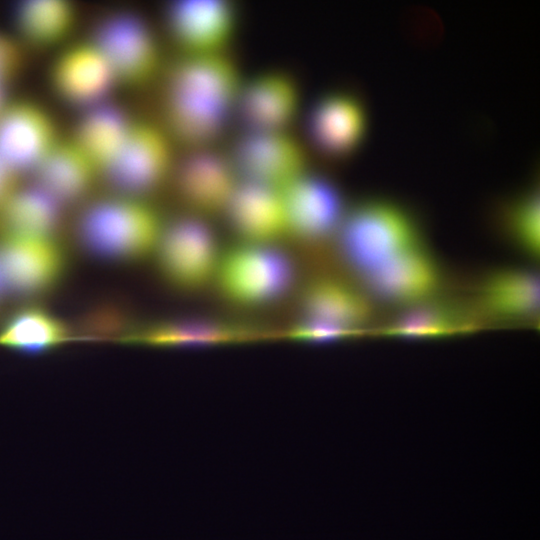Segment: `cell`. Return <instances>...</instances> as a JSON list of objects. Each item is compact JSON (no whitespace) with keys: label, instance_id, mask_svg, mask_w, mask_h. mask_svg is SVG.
<instances>
[{"label":"cell","instance_id":"11","mask_svg":"<svg viewBox=\"0 0 540 540\" xmlns=\"http://www.w3.org/2000/svg\"><path fill=\"white\" fill-rule=\"evenodd\" d=\"M67 270V256L57 237L2 236L0 275L4 291L40 296L54 290Z\"/></svg>","mask_w":540,"mask_h":540},{"label":"cell","instance_id":"31","mask_svg":"<svg viewBox=\"0 0 540 540\" xmlns=\"http://www.w3.org/2000/svg\"><path fill=\"white\" fill-rule=\"evenodd\" d=\"M17 172L0 157V212L17 187Z\"/></svg>","mask_w":540,"mask_h":540},{"label":"cell","instance_id":"21","mask_svg":"<svg viewBox=\"0 0 540 540\" xmlns=\"http://www.w3.org/2000/svg\"><path fill=\"white\" fill-rule=\"evenodd\" d=\"M33 172L35 184L63 206L87 196L101 175L70 136L62 137Z\"/></svg>","mask_w":540,"mask_h":540},{"label":"cell","instance_id":"16","mask_svg":"<svg viewBox=\"0 0 540 540\" xmlns=\"http://www.w3.org/2000/svg\"><path fill=\"white\" fill-rule=\"evenodd\" d=\"M442 280L440 265L422 244L359 281L369 296L410 308L433 300Z\"/></svg>","mask_w":540,"mask_h":540},{"label":"cell","instance_id":"24","mask_svg":"<svg viewBox=\"0 0 540 540\" xmlns=\"http://www.w3.org/2000/svg\"><path fill=\"white\" fill-rule=\"evenodd\" d=\"M261 330L217 320L178 319L134 327L122 340L153 345L198 344L255 338Z\"/></svg>","mask_w":540,"mask_h":540},{"label":"cell","instance_id":"18","mask_svg":"<svg viewBox=\"0 0 540 540\" xmlns=\"http://www.w3.org/2000/svg\"><path fill=\"white\" fill-rule=\"evenodd\" d=\"M224 218L237 242L283 244L288 239L281 189L242 180Z\"/></svg>","mask_w":540,"mask_h":540},{"label":"cell","instance_id":"2","mask_svg":"<svg viewBox=\"0 0 540 540\" xmlns=\"http://www.w3.org/2000/svg\"><path fill=\"white\" fill-rule=\"evenodd\" d=\"M165 223L148 198L117 192L84 207L76 236L99 259L132 263L152 257Z\"/></svg>","mask_w":540,"mask_h":540},{"label":"cell","instance_id":"13","mask_svg":"<svg viewBox=\"0 0 540 540\" xmlns=\"http://www.w3.org/2000/svg\"><path fill=\"white\" fill-rule=\"evenodd\" d=\"M54 93L83 111L109 101L118 86L105 55L92 37L60 48L49 68Z\"/></svg>","mask_w":540,"mask_h":540},{"label":"cell","instance_id":"23","mask_svg":"<svg viewBox=\"0 0 540 540\" xmlns=\"http://www.w3.org/2000/svg\"><path fill=\"white\" fill-rule=\"evenodd\" d=\"M20 39L38 49L58 50L69 43L78 22L76 4L69 0H28L14 10Z\"/></svg>","mask_w":540,"mask_h":540},{"label":"cell","instance_id":"5","mask_svg":"<svg viewBox=\"0 0 540 540\" xmlns=\"http://www.w3.org/2000/svg\"><path fill=\"white\" fill-rule=\"evenodd\" d=\"M223 251L210 221L183 214L166 221L152 257L169 288L194 294L213 289Z\"/></svg>","mask_w":540,"mask_h":540},{"label":"cell","instance_id":"25","mask_svg":"<svg viewBox=\"0 0 540 540\" xmlns=\"http://www.w3.org/2000/svg\"><path fill=\"white\" fill-rule=\"evenodd\" d=\"M63 208L35 183L17 188L0 212L2 236L57 237Z\"/></svg>","mask_w":540,"mask_h":540},{"label":"cell","instance_id":"28","mask_svg":"<svg viewBox=\"0 0 540 540\" xmlns=\"http://www.w3.org/2000/svg\"><path fill=\"white\" fill-rule=\"evenodd\" d=\"M503 226L507 237L522 253L533 258L539 255V196L536 191L522 195L507 207Z\"/></svg>","mask_w":540,"mask_h":540},{"label":"cell","instance_id":"6","mask_svg":"<svg viewBox=\"0 0 540 540\" xmlns=\"http://www.w3.org/2000/svg\"><path fill=\"white\" fill-rule=\"evenodd\" d=\"M299 319L290 334L303 339H328L354 335L368 324L369 295L361 285L334 275H319L299 293Z\"/></svg>","mask_w":540,"mask_h":540},{"label":"cell","instance_id":"30","mask_svg":"<svg viewBox=\"0 0 540 540\" xmlns=\"http://www.w3.org/2000/svg\"><path fill=\"white\" fill-rule=\"evenodd\" d=\"M21 45L11 37L0 33V80L9 84L23 66Z\"/></svg>","mask_w":540,"mask_h":540},{"label":"cell","instance_id":"22","mask_svg":"<svg viewBox=\"0 0 540 540\" xmlns=\"http://www.w3.org/2000/svg\"><path fill=\"white\" fill-rule=\"evenodd\" d=\"M133 118L110 101L84 110L70 138L105 175L128 135Z\"/></svg>","mask_w":540,"mask_h":540},{"label":"cell","instance_id":"3","mask_svg":"<svg viewBox=\"0 0 540 540\" xmlns=\"http://www.w3.org/2000/svg\"><path fill=\"white\" fill-rule=\"evenodd\" d=\"M336 238L342 258L359 280L424 244L412 216L399 205L379 199L346 210Z\"/></svg>","mask_w":540,"mask_h":540},{"label":"cell","instance_id":"27","mask_svg":"<svg viewBox=\"0 0 540 540\" xmlns=\"http://www.w3.org/2000/svg\"><path fill=\"white\" fill-rule=\"evenodd\" d=\"M475 316L467 310L431 300L407 308L401 316L386 325L383 332L401 336H435L468 332L479 325Z\"/></svg>","mask_w":540,"mask_h":540},{"label":"cell","instance_id":"9","mask_svg":"<svg viewBox=\"0 0 540 540\" xmlns=\"http://www.w3.org/2000/svg\"><path fill=\"white\" fill-rule=\"evenodd\" d=\"M241 181L230 154L214 146L188 150L171 179L185 214L210 222L225 216Z\"/></svg>","mask_w":540,"mask_h":540},{"label":"cell","instance_id":"4","mask_svg":"<svg viewBox=\"0 0 540 540\" xmlns=\"http://www.w3.org/2000/svg\"><path fill=\"white\" fill-rule=\"evenodd\" d=\"M297 285V270L282 244L237 242L224 249L213 289L228 305L254 311L277 304Z\"/></svg>","mask_w":540,"mask_h":540},{"label":"cell","instance_id":"20","mask_svg":"<svg viewBox=\"0 0 540 540\" xmlns=\"http://www.w3.org/2000/svg\"><path fill=\"white\" fill-rule=\"evenodd\" d=\"M476 299L483 315L506 322L534 321L539 311V278L523 268H501L484 275Z\"/></svg>","mask_w":540,"mask_h":540},{"label":"cell","instance_id":"14","mask_svg":"<svg viewBox=\"0 0 540 540\" xmlns=\"http://www.w3.org/2000/svg\"><path fill=\"white\" fill-rule=\"evenodd\" d=\"M281 191L288 239L314 245L337 237L346 209L333 183L307 171Z\"/></svg>","mask_w":540,"mask_h":540},{"label":"cell","instance_id":"10","mask_svg":"<svg viewBox=\"0 0 540 540\" xmlns=\"http://www.w3.org/2000/svg\"><path fill=\"white\" fill-rule=\"evenodd\" d=\"M230 156L241 180L277 189L309 171L307 150L292 130H247Z\"/></svg>","mask_w":540,"mask_h":540},{"label":"cell","instance_id":"29","mask_svg":"<svg viewBox=\"0 0 540 540\" xmlns=\"http://www.w3.org/2000/svg\"><path fill=\"white\" fill-rule=\"evenodd\" d=\"M82 333L88 338L119 335L122 340L131 330L127 313L117 304H99L84 317Z\"/></svg>","mask_w":540,"mask_h":540},{"label":"cell","instance_id":"15","mask_svg":"<svg viewBox=\"0 0 540 540\" xmlns=\"http://www.w3.org/2000/svg\"><path fill=\"white\" fill-rule=\"evenodd\" d=\"M50 111L31 100H19L0 113V157L17 173L34 170L61 140Z\"/></svg>","mask_w":540,"mask_h":540},{"label":"cell","instance_id":"7","mask_svg":"<svg viewBox=\"0 0 540 540\" xmlns=\"http://www.w3.org/2000/svg\"><path fill=\"white\" fill-rule=\"evenodd\" d=\"M92 38L108 60L118 86L145 87L166 69L154 29L135 12L108 14L99 22Z\"/></svg>","mask_w":540,"mask_h":540},{"label":"cell","instance_id":"17","mask_svg":"<svg viewBox=\"0 0 540 540\" xmlns=\"http://www.w3.org/2000/svg\"><path fill=\"white\" fill-rule=\"evenodd\" d=\"M301 101L296 77L284 69L270 68L245 77L236 112L247 130H291Z\"/></svg>","mask_w":540,"mask_h":540},{"label":"cell","instance_id":"19","mask_svg":"<svg viewBox=\"0 0 540 540\" xmlns=\"http://www.w3.org/2000/svg\"><path fill=\"white\" fill-rule=\"evenodd\" d=\"M366 125V111L361 101L343 91L323 96L310 117L314 143L333 158H344L353 153L364 138Z\"/></svg>","mask_w":540,"mask_h":540},{"label":"cell","instance_id":"26","mask_svg":"<svg viewBox=\"0 0 540 540\" xmlns=\"http://www.w3.org/2000/svg\"><path fill=\"white\" fill-rule=\"evenodd\" d=\"M72 339V330L47 309L30 305L15 311L0 330V344L11 349L38 353Z\"/></svg>","mask_w":540,"mask_h":540},{"label":"cell","instance_id":"1","mask_svg":"<svg viewBox=\"0 0 540 540\" xmlns=\"http://www.w3.org/2000/svg\"><path fill=\"white\" fill-rule=\"evenodd\" d=\"M162 77L163 127L188 150L214 146L237 111L245 79L231 53L180 56Z\"/></svg>","mask_w":540,"mask_h":540},{"label":"cell","instance_id":"12","mask_svg":"<svg viewBox=\"0 0 540 540\" xmlns=\"http://www.w3.org/2000/svg\"><path fill=\"white\" fill-rule=\"evenodd\" d=\"M238 22L236 6L226 0H180L166 13L168 31L181 56L230 53Z\"/></svg>","mask_w":540,"mask_h":540},{"label":"cell","instance_id":"32","mask_svg":"<svg viewBox=\"0 0 540 540\" xmlns=\"http://www.w3.org/2000/svg\"><path fill=\"white\" fill-rule=\"evenodd\" d=\"M7 86L5 82L0 80V113L5 108V106L8 104L7 102Z\"/></svg>","mask_w":540,"mask_h":540},{"label":"cell","instance_id":"33","mask_svg":"<svg viewBox=\"0 0 540 540\" xmlns=\"http://www.w3.org/2000/svg\"><path fill=\"white\" fill-rule=\"evenodd\" d=\"M4 291V286L2 283L1 275H0V294Z\"/></svg>","mask_w":540,"mask_h":540},{"label":"cell","instance_id":"8","mask_svg":"<svg viewBox=\"0 0 540 540\" xmlns=\"http://www.w3.org/2000/svg\"><path fill=\"white\" fill-rule=\"evenodd\" d=\"M176 142L158 122L133 119L124 144L105 174L117 192L148 198L171 182Z\"/></svg>","mask_w":540,"mask_h":540}]
</instances>
